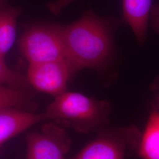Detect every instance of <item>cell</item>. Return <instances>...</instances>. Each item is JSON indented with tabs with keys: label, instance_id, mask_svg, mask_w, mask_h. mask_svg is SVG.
Here are the masks:
<instances>
[{
	"label": "cell",
	"instance_id": "cell-1",
	"mask_svg": "<svg viewBox=\"0 0 159 159\" xmlns=\"http://www.w3.org/2000/svg\"><path fill=\"white\" fill-rule=\"evenodd\" d=\"M112 23L91 10L78 20L61 25L66 57L73 74L84 68L102 70L113 52Z\"/></svg>",
	"mask_w": 159,
	"mask_h": 159
},
{
	"label": "cell",
	"instance_id": "cell-2",
	"mask_svg": "<svg viewBox=\"0 0 159 159\" xmlns=\"http://www.w3.org/2000/svg\"><path fill=\"white\" fill-rule=\"evenodd\" d=\"M44 113L48 120L59 121L79 133H87L108 124L111 106L106 100L66 91L56 97Z\"/></svg>",
	"mask_w": 159,
	"mask_h": 159
},
{
	"label": "cell",
	"instance_id": "cell-10",
	"mask_svg": "<svg viewBox=\"0 0 159 159\" xmlns=\"http://www.w3.org/2000/svg\"><path fill=\"white\" fill-rule=\"evenodd\" d=\"M21 12L19 7L0 8V57L2 58L16 40L17 19Z\"/></svg>",
	"mask_w": 159,
	"mask_h": 159
},
{
	"label": "cell",
	"instance_id": "cell-4",
	"mask_svg": "<svg viewBox=\"0 0 159 159\" xmlns=\"http://www.w3.org/2000/svg\"><path fill=\"white\" fill-rule=\"evenodd\" d=\"M19 47L30 64L66 60L60 25L30 28L21 36Z\"/></svg>",
	"mask_w": 159,
	"mask_h": 159
},
{
	"label": "cell",
	"instance_id": "cell-6",
	"mask_svg": "<svg viewBox=\"0 0 159 159\" xmlns=\"http://www.w3.org/2000/svg\"><path fill=\"white\" fill-rule=\"evenodd\" d=\"M74 74L66 60L30 64L27 79L35 89L57 97L67 90Z\"/></svg>",
	"mask_w": 159,
	"mask_h": 159
},
{
	"label": "cell",
	"instance_id": "cell-16",
	"mask_svg": "<svg viewBox=\"0 0 159 159\" xmlns=\"http://www.w3.org/2000/svg\"><path fill=\"white\" fill-rule=\"evenodd\" d=\"M158 102H159V97H158Z\"/></svg>",
	"mask_w": 159,
	"mask_h": 159
},
{
	"label": "cell",
	"instance_id": "cell-11",
	"mask_svg": "<svg viewBox=\"0 0 159 159\" xmlns=\"http://www.w3.org/2000/svg\"><path fill=\"white\" fill-rule=\"evenodd\" d=\"M31 93L26 89L7 88L0 85V109L32 108Z\"/></svg>",
	"mask_w": 159,
	"mask_h": 159
},
{
	"label": "cell",
	"instance_id": "cell-14",
	"mask_svg": "<svg viewBox=\"0 0 159 159\" xmlns=\"http://www.w3.org/2000/svg\"><path fill=\"white\" fill-rule=\"evenodd\" d=\"M149 21L153 30L156 33L159 34V3L153 4Z\"/></svg>",
	"mask_w": 159,
	"mask_h": 159
},
{
	"label": "cell",
	"instance_id": "cell-5",
	"mask_svg": "<svg viewBox=\"0 0 159 159\" xmlns=\"http://www.w3.org/2000/svg\"><path fill=\"white\" fill-rule=\"evenodd\" d=\"M27 159H65L71 147L67 132L58 125L47 123L41 132L26 137Z\"/></svg>",
	"mask_w": 159,
	"mask_h": 159
},
{
	"label": "cell",
	"instance_id": "cell-9",
	"mask_svg": "<svg viewBox=\"0 0 159 159\" xmlns=\"http://www.w3.org/2000/svg\"><path fill=\"white\" fill-rule=\"evenodd\" d=\"M136 154L142 159H159V110L154 106L141 133Z\"/></svg>",
	"mask_w": 159,
	"mask_h": 159
},
{
	"label": "cell",
	"instance_id": "cell-7",
	"mask_svg": "<svg viewBox=\"0 0 159 159\" xmlns=\"http://www.w3.org/2000/svg\"><path fill=\"white\" fill-rule=\"evenodd\" d=\"M46 120L48 119L45 113H34L14 108L0 109V145L33 125Z\"/></svg>",
	"mask_w": 159,
	"mask_h": 159
},
{
	"label": "cell",
	"instance_id": "cell-15",
	"mask_svg": "<svg viewBox=\"0 0 159 159\" xmlns=\"http://www.w3.org/2000/svg\"><path fill=\"white\" fill-rule=\"evenodd\" d=\"M4 1L5 0H0V8H4Z\"/></svg>",
	"mask_w": 159,
	"mask_h": 159
},
{
	"label": "cell",
	"instance_id": "cell-13",
	"mask_svg": "<svg viewBox=\"0 0 159 159\" xmlns=\"http://www.w3.org/2000/svg\"><path fill=\"white\" fill-rule=\"evenodd\" d=\"M75 0H57L47 4V8L49 11L54 15L59 14L64 8Z\"/></svg>",
	"mask_w": 159,
	"mask_h": 159
},
{
	"label": "cell",
	"instance_id": "cell-3",
	"mask_svg": "<svg viewBox=\"0 0 159 159\" xmlns=\"http://www.w3.org/2000/svg\"><path fill=\"white\" fill-rule=\"evenodd\" d=\"M141 133L134 125L104 130L70 159H125L127 154L136 153Z\"/></svg>",
	"mask_w": 159,
	"mask_h": 159
},
{
	"label": "cell",
	"instance_id": "cell-12",
	"mask_svg": "<svg viewBox=\"0 0 159 159\" xmlns=\"http://www.w3.org/2000/svg\"><path fill=\"white\" fill-rule=\"evenodd\" d=\"M7 84L16 89H26L29 84L27 77L8 68L4 58L0 57V85Z\"/></svg>",
	"mask_w": 159,
	"mask_h": 159
},
{
	"label": "cell",
	"instance_id": "cell-8",
	"mask_svg": "<svg viewBox=\"0 0 159 159\" xmlns=\"http://www.w3.org/2000/svg\"><path fill=\"white\" fill-rule=\"evenodd\" d=\"M153 0H123L122 21L132 30L137 42L142 44L146 39L148 23Z\"/></svg>",
	"mask_w": 159,
	"mask_h": 159
}]
</instances>
